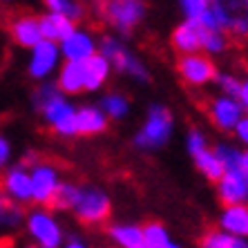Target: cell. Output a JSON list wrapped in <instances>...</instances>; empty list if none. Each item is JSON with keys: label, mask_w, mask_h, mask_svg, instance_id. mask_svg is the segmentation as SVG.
<instances>
[{"label": "cell", "mask_w": 248, "mask_h": 248, "mask_svg": "<svg viewBox=\"0 0 248 248\" xmlns=\"http://www.w3.org/2000/svg\"><path fill=\"white\" fill-rule=\"evenodd\" d=\"M199 248H248V237L232 235L221 228H210L202 235Z\"/></svg>", "instance_id": "4316f807"}, {"label": "cell", "mask_w": 248, "mask_h": 248, "mask_svg": "<svg viewBox=\"0 0 248 248\" xmlns=\"http://www.w3.org/2000/svg\"><path fill=\"white\" fill-rule=\"evenodd\" d=\"M237 101L242 103L244 112H248V76L242 78V85H239V92H237Z\"/></svg>", "instance_id": "74e56055"}, {"label": "cell", "mask_w": 248, "mask_h": 248, "mask_svg": "<svg viewBox=\"0 0 248 248\" xmlns=\"http://www.w3.org/2000/svg\"><path fill=\"white\" fill-rule=\"evenodd\" d=\"M49 206H36L29 208L25 215V232H27L29 242H34L38 248H61L65 242L63 224L56 217Z\"/></svg>", "instance_id": "5b68a950"}, {"label": "cell", "mask_w": 248, "mask_h": 248, "mask_svg": "<svg viewBox=\"0 0 248 248\" xmlns=\"http://www.w3.org/2000/svg\"><path fill=\"white\" fill-rule=\"evenodd\" d=\"M231 47V36L224 29L203 27L202 29V52L208 56H221Z\"/></svg>", "instance_id": "f1b7e54d"}, {"label": "cell", "mask_w": 248, "mask_h": 248, "mask_svg": "<svg viewBox=\"0 0 248 248\" xmlns=\"http://www.w3.org/2000/svg\"><path fill=\"white\" fill-rule=\"evenodd\" d=\"M217 199L221 206L226 203H248V174H244L239 168L237 170H226L221 179L215 184Z\"/></svg>", "instance_id": "9a60e30c"}, {"label": "cell", "mask_w": 248, "mask_h": 248, "mask_svg": "<svg viewBox=\"0 0 248 248\" xmlns=\"http://www.w3.org/2000/svg\"><path fill=\"white\" fill-rule=\"evenodd\" d=\"M78 192H81V184L63 179L58 184L56 192H54L49 208H52L54 213H72V208H74L76 199H78Z\"/></svg>", "instance_id": "83f0119b"}, {"label": "cell", "mask_w": 248, "mask_h": 248, "mask_svg": "<svg viewBox=\"0 0 248 248\" xmlns=\"http://www.w3.org/2000/svg\"><path fill=\"white\" fill-rule=\"evenodd\" d=\"M98 105H101V110L108 114L110 121H123V119L130 114V110H132L130 98H127L123 92H119V90L105 92L103 96L98 98Z\"/></svg>", "instance_id": "484cf974"}, {"label": "cell", "mask_w": 248, "mask_h": 248, "mask_svg": "<svg viewBox=\"0 0 248 248\" xmlns=\"http://www.w3.org/2000/svg\"><path fill=\"white\" fill-rule=\"evenodd\" d=\"M31 172V192H34V203L36 206H49L52 203V197L56 192L58 184L63 181V174H61V168L54 161H47L41 159L36 166L29 168Z\"/></svg>", "instance_id": "8fae6325"}, {"label": "cell", "mask_w": 248, "mask_h": 248, "mask_svg": "<svg viewBox=\"0 0 248 248\" xmlns=\"http://www.w3.org/2000/svg\"><path fill=\"white\" fill-rule=\"evenodd\" d=\"M143 237H145L148 248H163L172 239V235H170V231L166 228V224H163V221H156V219H150L143 224Z\"/></svg>", "instance_id": "1f68e13d"}, {"label": "cell", "mask_w": 248, "mask_h": 248, "mask_svg": "<svg viewBox=\"0 0 248 248\" xmlns=\"http://www.w3.org/2000/svg\"><path fill=\"white\" fill-rule=\"evenodd\" d=\"M63 63V56H61V47L58 43L47 41L43 38L38 45H34L29 49V58H27V76L31 81H47L52 78L58 72Z\"/></svg>", "instance_id": "9c48e42d"}, {"label": "cell", "mask_w": 248, "mask_h": 248, "mask_svg": "<svg viewBox=\"0 0 248 248\" xmlns=\"http://www.w3.org/2000/svg\"><path fill=\"white\" fill-rule=\"evenodd\" d=\"M74 219L87 228L105 226L112 217V197L110 192L96 184H81V192L72 208Z\"/></svg>", "instance_id": "277c9868"}, {"label": "cell", "mask_w": 248, "mask_h": 248, "mask_svg": "<svg viewBox=\"0 0 248 248\" xmlns=\"http://www.w3.org/2000/svg\"><path fill=\"white\" fill-rule=\"evenodd\" d=\"M232 137L242 148H248V112H244V116L239 119V123L232 130Z\"/></svg>", "instance_id": "8d00e7d4"}, {"label": "cell", "mask_w": 248, "mask_h": 248, "mask_svg": "<svg viewBox=\"0 0 248 248\" xmlns=\"http://www.w3.org/2000/svg\"><path fill=\"white\" fill-rule=\"evenodd\" d=\"M58 94H61V87L56 85V81H52V78H47V81H38L36 83V87L31 90L29 105H31V110L38 114V112H41L54 96H58Z\"/></svg>", "instance_id": "4dcf8cb0"}, {"label": "cell", "mask_w": 248, "mask_h": 248, "mask_svg": "<svg viewBox=\"0 0 248 248\" xmlns=\"http://www.w3.org/2000/svg\"><path fill=\"white\" fill-rule=\"evenodd\" d=\"M215 87L219 90V94H228V96H237L239 92V85H242V78L232 72H219L217 69V74H215Z\"/></svg>", "instance_id": "836d02e7"}, {"label": "cell", "mask_w": 248, "mask_h": 248, "mask_svg": "<svg viewBox=\"0 0 248 248\" xmlns=\"http://www.w3.org/2000/svg\"><path fill=\"white\" fill-rule=\"evenodd\" d=\"M12 156H14V145L12 141L0 132V172L5 170L9 163H12Z\"/></svg>", "instance_id": "d590c367"}, {"label": "cell", "mask_w": 248, "mask_h": 248, "mask_svg": "<svg viewBox=\"0 0 248 248\" xmlns=\"http://www.w3.org/2000/svg\"><path fill=\"white\" fill-rule=\"evenodd\" d=\"M9 2H12V0H0V5H9Z\"/></svg>", "instance_id": "f6af8a7d"}, {"label": "cell", "mask_w": 248, "mask_h": 248, "mask_svg": "<svg viewBox=\"0 0 248 248\" xmlns=\"http://www.w3.org/2000/svg\"><path fill=\"white\" fill-rule=\"evenodd\" d=\"M186 152L188 155H197V152H202L203 148H208L210 145V141H208L206 132H203L202 127H190L188 132H186Z\"/></svg>", "instance_id": "e575fe53"}, {"label": "cell", "mask_w": 248, "mask_h": 248, "mask_svg": "<svg viewBox=\"0 0 248 248\" xmlns=\"http://www.w3.org/2000/svg\"><path fill=\"white\" fill-rule=\"evenodd\" d=\"M217 228L239 237H248V203H226L217 217Z\"/></svg>", "instance_id": "ffe728a7"}, {"label": "cell", "mask_w": 248, "mask_h": 248, "mask_svg": "<svg viewBox=\"0 0 248 248\" xmlns=\"http://www.w3.org/2000/svg\"><path fill=\"white\" fill-rule=\"evenodd\" d=\"M110 76H112L110 61L101 52H96L92 58L85 61V92L90 94L101 92L105 87V83L110 81Z\"/></svg>", "instance_id": "44dd1931"}, {"label": "cell", "mask_w": 248, "mask_h": 248, "mask_svg": "<svg viewBox=\"0 0 248 248\" xmlns=\"http://www.w3.org/2000/svg\"><path fill=\"white\" fill-rule=\"evenodd\" d=\"M25 215H27V206L12 202L5 192L0 190V231L14 232L25 226Z\"/></svg>", "instance_id": "d4e9b609"}, {"label": "cell", "mask_w": 248, "mask_h": 248, "mask_svg": "<svg viewBox=\"0 0 248 248\" xmlns=\"http://www.w3.org/2000/svg\"><path fill=\"white\" fill-rule=\"evenodd\" d=\"M179 9L186 20H195V23L203 25V27L221 29L217 18H215L210 0H179Z\"/></svg>", "instance_id": "cb8c5ba5"}, {"label": "cell", "mask_w": 248, "mask_h": 248, "mask_svg": "<svg viewBox=\"0 0 248 248\" xmlns=\"http://www.w3.org/2000/svg\"><path fill=\"white\" fill-rule=\"evenodd\" d=\"M41 121L45 123L58 139L72 141L78 137V127H76V105L72 103V96L67 94H58L49 103L38 112Z\"/></svg>", "instance_id": "8992f818"}, {"label": "cell", "mask_w": 248, "mask_h": 248, "mask_svg": "<svg viewBox=\"0 0 248 248\" xmlns=\"http://www.w3.org/2000/svg\"><path fill=\"white\" fill-rule=\"evenodd\" d=\"M38 18H41L43 38H47V41H54V43H61L65 36L72 34V29L78 25V23H74L72 18L65 16V14L52 12V9H47V12L41 14Z\"/></svg>", "instance_id": "7402d4cb"}, {"label": "cell", "mask_w": 248, "mask_h": 248, "mask_svg": "<svg viewBox=\"0 0 248 248\" xmlns=\"http://www.w3.org/2000/svg\"><path fill=\"white\" fill-rule=\"evenodd\" d=\"M202 29L203 25L195 20H186L179 23L170 34V47L177 54H197L202 52Z\"/></svg>", "instance_id": "ac0fdd59"}, {"label": "cell", "mask_w": 248, "mask_h": 248, "mask_svg": "<svg viewBox=\"0 0 248 248\" xmlns=\"http://www.w3.org/2000/svg\"><path fill=\"white\" fill-rule=\"evenodd\" d=\"M213 150L217 152L226 170H237L239 168V159H242V148L239 145L231 143V141H217L213 145Z\"/></svg>", "instance_id": "d6a6232c"}, {"label": "cell", "mask_w": 248, "mask_h": 248, "mask_svg": "<svg viewBox=\"0 0 248 248\" xmlns=\"http://www.w3.org/2000/svg\"><path fill=\"white\" fill-rule=\"evenodd\" d=\"M61 248H90V246L83 242L81 237H65V242Z\"/></svg>", "instance_id": "ab89813d"}, {"label": "cell", "mask_w": 248, "mask_h": 248, "mask_svg": "<svg viewBox=\"0 0 248 248\" xmlns=\"http://www.w3.org/2000/svg\"><path fill=\"white\" fill-rule=\"evenodd\" d=\"M174 134V116L163 103H152L145 112V119L132 137V145L139 152L163 150Z\"/></svg>", "instance_id": "7a4b0ae2"}, {"label": "cell", "mask_w": 248, "mask_h": 248, "mask_svg": "<svg viewBox=\"0 0 248 248\" xmlns=\"http://www.w3.org/2000/svg\"><path fill=\"white\" fill-rule=\"evenodd\" d=\"M206 114H208V119H210V123H213V127H217L219 132L232 134L235 125L244 116V108H242V103L237 101V96L217 94V96L208 98Z\"/></svg>", "instance_id": "7c38bea8"}, {"label": "cell", "mask_w": 248, "mask_h": 248, "mask_svg": "<svg viewBox=\"0 0 248 248\" xmlns=\"http://www.w3.org/2000/svg\"><path fill=\"white\" fill-rule=\"evenodd\" d=\"M94 16L112 29V34L130 38L148 16L145 0H94Z\"/></svg>", "instance_id": "6da1fadb"}, {"label": "cell", "mask_w": 248, "mask_h": 248, "mask_svg": "<svg viewBox=\"0 0 248 248\" xmlns=\"http://www.w3.org/2000/svg\"><path fill=\"white\" fill-rule=\"evenodd\" d=\"M43 2H45L47 9L65 14V16L72 18L74 23L85 20L87 14H90V9H87V5L83 2V0H43Z\"/></svg>", "instance_id": "f546056e"}, {"label": "cell", "mask_w": 248, "mask_h": 248, "mask_svg": "<svg viewBox=\"0 0 248 248\" xmlns=\"http://www.w3.org/2000/svg\"><path fill=\"white\" fill-rule=\"evenodd\" d=\"M110 125V119L101 110L98 103H85L76 105V127L78 137H98L103 134Z\"/></svg>", "instance_id": "2e32d148"}, {"label": "cell", "mask_w": 248, "mask_h": 248, "mask_svg": "<svg viewBox=\"0 0 248 248\" xmlns=\"http://www.w3.org/2000/svg\"><path fill=\"white\" fill-rule=\"evenodd\" d=\"M163 248H186V246H184V244H179V242H174V239H170V242H168Z\"/></svg>", "instance_id": "b9f144b4"}, {"label": "cell", "mask_w": 248, "mask_h": 248, "mask_svg": "<svg viewBox=\"0 0 248 248\" xmlns=\"http://www.w3.org/2000/svg\"><path fill=\"white\" fill-rule=\"evenodd\" d=\"M219 27L232 41L248 38V0H210Z\"/></svg>", "instance_id": "ba28073f"}, {"label": "cell", "mask_w": 248, "mask_h": 248, "mask_svg": "<svg viewBox=\"0 0 248 248\" xmlns=\"http://www.w3.org/2000/svg\"><path fill=\"white\" fill-rule=\"evenodd\" d=\"M54 81L67 96L85 94V61H63Z\"/></svg>", "instance_id": "e0dca14e"}, {"label": "cell", "mask_w": 248, "mask_h": 248, "mask_svg": "<svg viewBox=\"0 0 248 248\" xmlns=\"http://www.w3.org/2000/svg\"><path fill=\"white\" fill-rule=\"evenodd\" d=\"M0 248H9V242H2V239H0Z\"/></svg>", "instance_id": "ee69618b"}, {"label": "cell", "mask_w": 248, "mask_h": 248, "mask_svg": "<svg viewBox=\"0 0 248 248\" xmlns=\"http://www.w3.org/2000/svg\"><path fill=\"white\" fill-rule=\"evenodd\" d=\"M108 237L116 248H148L143 226L132 221H116L108 226Z\"/></svg>", "instance_id": "d6986e66"}, {"label": "cell", "mask_w": 248, "mask_h": 248, "mask_svg": "<svg viewBox=\"0 0 248 248\" xmlns=\"http://www.w3.org/2000/svg\"><path fill=\"white\" fill-rule=\"evenodd\" d=\"M7 31H9V38L14 41V45L23 47V49H31L34 45H38L43 41L41 18L29 12L14 14L9 18V23H7Z\"/></svg>", "instance_id": "4fadbf2b"}, {"label": "cell", "mask_w": 248, "mask_h": 248, "mask_svg": "<svg viewBox=\"0 0 248 248\" xmlns=\"http://www.w3.org/2000/svg\"><path fill=\"white\" fill-rule=\"evenodd\" d=\"M20 248H38V246H36L34 242H29V244H25V246H20Z\"/></svg>", "instance_id": "7bdbcfd3"}, {"label": "cell", "mask_w": 248, "mask_h": 248, "mask_svg": "<svg viewBox=\"0 0 248 248\" xmlns=\"http://www.w3.org/2000/svg\"><path fill=\"white\" fill-rule=\"evenodd\" d=\"M239 170L248 174V148H242V159H239Z\"/></svg>", "instance_id": "60d3db41"}, {"label": "cell", "mask_w": 248, "mask_h": 248, "mask_svg": "<svg viewBox=\"0 0 248 248\" xmlns=\"http://www.w3.org/2000/svg\"><path fill=\"white\" fill-rule=\"evenodd\" d=\"M58 47H61L63 61H87L98 52V41L90 29L76 25L72 34H67L58 43Z\"/></svg>", "instance_id": "5bb4252c"}, {"label": "cell", "mask_w": 248, "mask_h": 248, "mask_svg": "<svg viewBox=\"0 0 248 248\" xmlns=\"http://www.w3.org/2000/svg\"><path fill=\"white\" fill-rule=\"evenodd\" d=\"M177 74H179L181 83L192 90H202V87L210 85L217 74V65H215L213 56H208L203 52L197 54H179L177 58Z\"/></svg>", "instance_id": "52a82bcc"}, {"label": "cell", "mask_w": 248, "mask_h": 248, "mask_svg": "<svg viewBox=\"0 0 248 248\" xmlns=\"http://www.w3.org/2000/svg\"><path fill=\"white\" fill-rule=\"evenodd\" d=\"M0 190L5 192L12 202L29 206L34 203V192H31V172L25 163H9L0 172Z\"/></svg>", "instance_id": "30bf717a"}, {"label": "cell", "mask_w": 248, "mask_h": 248, "mask_svg": "<svg viewBox=\"0 0 248 248\" xmlns=\"http://www.w3.org/2000/svg\"><path fill=\"white\" fill-rule=\"evenodd\" d=\"M41 159H43L41 152H36V150H25L23 156H20V163H25L27 168H31V166H36V163L41 161Z\"/></svg>", "instance_id": "f35d334b"}, {"label": "cell", "mask_w": 248, "mask_h": 248, "mask_svg": "<svg viewBox=\"0 0 248 248\" xmlns=\"http://www.w3.org/2000/svg\"><path fill=\"white\" fill-rule=\"evenodd\" d=\"M98 52L103 54L112 65V72L121 76H127L130 81L143 85V83H150V69L148 65L137 56L132 47L123 41L121 36L116 34H103L101 41H98Z\"/></svg>", "instance_id": "3957f363"}, {"label": "cell", "mask_w": 248, "mask_h": 248, "mask_svg": "<svg viewBox=\"0 0 248 248\" xmlns=\"http://www.w3.org/2000/svg\"><path fill=\"white\" fill-rule=\"evenodd\" d=\"M190 159H192V163H195L197 172L202 174L206 181H210V184H217V181L221 179V174L226 172L224 163H221V159L217 156V152L213 150V145L203 148L202 152L192 155Z\"/></svg>", "instance_id": "603a6c76"}]
</instances>
